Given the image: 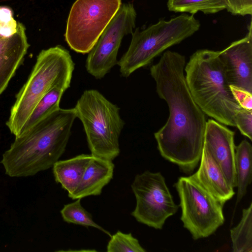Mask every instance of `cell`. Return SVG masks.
Segmentation results:
<instances>
[{
  "mask_svg": "<svg viewBox=\"0 0 252 252\" xmlns=\"http://www.w3.org/2000/svg\"><path fill=\"white\" fill-rule=\"evenodd\" d=\"M185 65L184 56L166 51L151 66L150 74L169 113L167 122L154 133L158 150L163 158L189 173L200 160L207 121L187 85Z\"/></svg>",
  "mask_w": 252,
  "mask_h": 252,
  "instance_id": "cell-1",
  "label": "cell"
},
{
  "mask_svg": "<svg viewBox=\"0 0 252 252\" xmlns=\"http://www.w3.org/2000/svg\"><path fill=\"white\" fill-rule=\"evenodd\" d=\"M76 118L74 108H60L15 136L0 161L5 174L26 177L52 167L65 150Z\"/></svg>",
  "mask_w": 252,
  "mask_h": 252,
  "instance_id": "cell-2",
  "label": "cell"
},
{
  "mask_svg": "<svg viewBox=\"0 0 252 252\" xmlns=\"http://www.w3.org/2000/svg\"><path fill=\"white\" fill-rule=\"evenodd\" d=\"M184 70L191 94L204 114L221 124L235 126V116L241 107L231 91L219 51L197 50Z\"/></svg>",
  "mask_w": 252,
  "mask_h": 252,
  "instance_id": "cell-3",
  "label": "cell"
},
{
  "mask_svg": "<svg viewBox=\"0 0 252 252\" xmlns=\"http://www.w3.org/2000/svg\"><path fill=\"white\" fill-rule=\"evenodd\" d=\"M75 64L66 49L57 45L40 51L29 77L16 95L6 125L18 135L34 107L57 86L70 87Z\"/></svg>",
  "mask_w": 252,
  "mask_h": 252,
  "instance_id": "cell-4",
  "label": "cell"
},
{
  "mask_svg": "<svg viewBox=\"0 0 252 252\" xmlns=\"http://www.w3.org/2000/svg\"><path fill=\"white\" fill-rule=\"evenodd\" d=\"M82 122L91 155L113 161L120 154L125 126L120 108L96 90H85L74 107Z\"/></svg>",
  "mask_w": 252,
  "mask_h": 252,
  "instance_id": "cell-5",
  "label": "cell"
},
{
  "mask_svg": "<svg viewBox=\"0 0 252 252\" xmlns=\"http://www.w3.org/2000/svg\"><path fill=\"white\" fill-rule=\"evenodd\" d=\"M193 15L182 14L168 20H159L142 31L136 29L127 50L118 61L121 75L129 77L148 65L166 49L196 32L200 24Z\"/></svg>",
  "mask_w": 252,
  "mask_h": 252,
  "instance_id": "cell-6",
  "label": "cell"
},
{
  "mask_svg": "<svg viewBox=\"0 0 252 252\" xmlns=\"http://www.w3.org/2000/svg\"><path fill=\"white\" fill-rule=\"evenodd\" d=\"M174 186L180 198L181 220L193 239L210 236L223 224V206L192 175L180 177Z\"/></svg>",
  "mask_w": 252,
  "mask_h": 252,
  "instance_id": "cell-7",
  "label": "cell"
},
{
  "mask_svg": "<svg viewBox=\"0 0 252 252\" xmlns=\"http://www.w3.org/2000/svg\"><path fill=\"white\" fill-rule=\"evenodd\" d=\"M121 4V0H76L70 9L65 33L70 48L79 53H88Z\"/></svg>",
  "mask_w": 252,
  "mask_h": 252,
  "instance_id": "cell-8",
  "label": "cell"
},
{
  "mask_svg": "<svg viewBox=\"0 0 252 252\" xmlns=\"http://www.w3.org/2000/svg\"><path fill=\"white\" fill-rule=\"evenodd\" d=\"M131 188L136 198L131 215L140 223L161 229L167 219L178 210L160 172L147 170L137 174Z\"/></svg>",
  "mask_w": 252,
  "mask_h": 252,
  "instance_id": "cell-9",
  "label": "cell"
},
{
  "mask_svg": "<svg viewBox=\"0 0 252 252\" xmlns=\"http://www.w3.org/2000/svg\"><path fill=\"white\" fill-rule=\"evenodd\" d=\"M136 15L132 3L121 4L88 53L85 67L87 72L95 78H103L117 64V55L122 39L132 33Z\"/></svg>",
  "mask_w": 252,
  "mask_h": 252,
  "instance_id": "cell-10",
  "label": "cell"
},
{
  "mask_svg": "<svg viewBox=\"0 0 252 252\" xmlns=\"http://www.w3.org/2000/svg\"><path fill=\"white\" fill-rule=\"evenodd\" d=\"M219 57L229 85L252 93V21L247 34L219 51Z\"/></svg>",
  "mask_w": 252,
  "mask_h": 252,
  "instance_id": "cell-11",
  "label": "cell"
},
{
  "mask_svg": "<svg viewBox=\"0 0 252 252\" xmlns=\"http://www.w3.org/2000/svg\"><path fill=\"white\" fill-rule=\"evenodd\" d=\"M234 134L224 125L210 119L206 122L203 144L233 188L237 187Z\"/></svg>",
  "mask_w": 252,
  "mask_h": 252,
  "instance_id": "cell-12",
  "label": "cell"
},
{
  "mask_svg": "<svg viewBox=\"0 0 252 252\" xmlns=\"http://www.w3.org/2000/svg\"><path fill=\"white\" fill-rule=\"evenodd\" d=\"M29 47L25 27L20 22L15 33L0 38V94L23 62Z\"/></svg>",
  "mask_w": 252,
  "mask_h": 252,
  "instance_id": "cell-13",
  "label": "cell"
},
{
  "mask_svg": "<svg viewBox=\"0 0 252 252\" xmlns=\"http://www.w3.org/2000/svg\"><path fill=\"white\" fill-rule=\"evenodd\" d=\"M197 171L193 177L223 206L235 194L234 188L228 183L222 170L203 146Z\"/></svg>",
  "mask_w": 252,
  "mask_h": 252,
  "instance_id": "cell-14",
  "label": "cell"
},
{
  "mask_svg": "<svg viewBox=\"0 0 252 252\" xmlns=\"http://www.w3.org/2000/svg\"><path fill=\"white\" fill-rule=\"evenodd\" d=\"M114 167L112 161L93 156L77 187L68 197L76 200L100 195L112 179Z\"/></svg>",
  "mask_w": 252,
  "mask_h": 252,
  "instance_id": "cell-15",
  "label": "cell"
},
{
  "mask_svg": "<svg viewBox=\"0 0 252 252\" xmlns=\"http://www.w3.org/2000/svg\"><path fill=\"white\" fill-rule=\"evenodd\" d=\"M93 158L91 154H81L68 159L58 160L52 166L56 182L67 191L68 196L77 187Z\"/></svg>",
  "mask_w": 252,
  "mask_h": 252,
  "instance_id": "cell-16",
  "label": "cell"
},
{
  "mask_svg": "<svg viewBox=\"0 0 252 252\" xmlns=\"http://www.w3.org/2000/svg\"><path fill=\"white\" fill-rule=\"evenodd\" d=\"M235 169L237 182V204L245 196L252 181V146L242 140L235 149Z\"/></svg>",
  "mask_w": 252,
  "mask_h": 252,
  "instance_id": "cell-17",
  "label": "cell"
},
{
  "mask_svg": "<svg viewBox=\"0 0 252 252\" xmlns=\"http://www.w3.org/2000/svg\"><path fill=\"white\" fill-rule=\"evenodd\" d=\"M66 90L67 89L64 87L57 86L46 94L34 107L21 132L29 129L47 116L60 108V102L61 98Z\"/></svg>",
  "mask_w": 252,
  "mask_h": 252,
  "instance_id": "cell-18",
  "label": "cell"
},
{
  "mask_svg": "<svg viewBox=\"0 0 252 252\" xmlns=\"http://www.w3.org/2000/svg\"><path fill=\"white\" fill-rule=\"evenodd\" d=\"M233 252H252V203L242 211L239 223L230 229Z\"/></svg>",
  "mask_w": 252,
  "mask_h": 252,
  "instance_id": "cell-19",
  "label": "cell"
},
{
  "mask_svg": "<svg viewBox=\"0 0 252 252\" xmlns=\"http://www.w3.org/2000/svg\"><path fill=\"white\" fill-rule=\"evenodd\" d=\"M167 7L175 12L213 14L226 9V5L224 0H168Z\"/></svg>",
  "mask_w": 252,
  "mask_h": 252,
  "instance_id": "cell-20",
  "label": "cell"
},
{
  "mask_svg": "<svg viewBox=\"0 0 252 252\" xmlns=\"http://www.w3.org/2000/svg\"><path fill=\"white\" fill-rule=\"evenodd\" d=\"M76 200L73 202L64 205L61 210V214L63 220L67 223L86 227H93L110 237V233L95 223L92 215L82 206L81 199Z\"/></svg>",
  "mask_w": 252,
  "mask_h": 252,
  "instance_id": "cell-21",
  "label": "cell"
},
{
  "mask_svg": "<svg viewBox=\"0 0 252 252\" xmlns=\"http://www.w3.org/2000/svg\"><path fill=\"white\" fill-rule=\"evenodd\" d=\"M107 252H145L139 241L131 233L118 231L110 236L106 247Z\"/></svg>",
  "mask_w": 252,
  "mask_h": 252,
  "instance_id": "cell-22",
  "label": "cell"
},
{
  "mask_svg": "<svg viewBox=\"0 0 252 252\" xmlns=\"http://www.w3.org/2000/svg\"><path fill=\"white\" fill-rule=\"evenodd\" d=\"M18 22L13 17L11 8L0 6V38L9 37L17 31Z\"/></svg>",
  "mask_w": 252,
  "mask_h": 252,
  "instance_id": "cell-23",
  "label": "cell"
},
{
  "mask_svg": "<svg viewBox=\"0 0 252 252\" xmlns=\"http://www.w3.org/2000/svg\"><path fill=\"white\" fill-rule=\"evenodd\" d=\"M235 123L241 133L252 140V110L241 108L236 115Z\"/></svg>",
  "mask_w": 252,
  "mask_h": 252,
  "instance_id": "cell-24",
  "label": "cell"
},
{
  "mask_svg": "<svg viewBox=\"0 0 252 252\" xmlns=\"http://www.w3.org/2000/svg\"><path fill=\"white\" fill-rule=\"evenodd\" d=\"M227 10L233 15H252V0H224Z\"/></svg>",
  "mask_w": 252,
  "mask_h": 252,
  "instance_id": "cell-25",
  "label": "cell"
},
{
  "mask_svg": "<svg viewBox=\"0 0 252 252\" xmlns=\"http://www.w3.org/2000/svg\"><path fill=\"white\" fill-rule=\"evenodd\" d=\"M234 98L241 108L252 110V93L243 89L230 85Z\"/></svg>",
  "mask_w": 252,
  "mask_h": 252,
  "instance_id": "cell-26",
  "label": "cell"
}]
</instances>
